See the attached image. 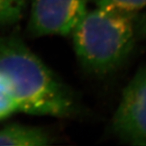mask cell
Instances as JSON below:
<instances>
[{
    "label": "cell",
    "mask_w": 146,
    "mask_h": 146,
    "mask_svg": "<svg viewBox=\"0 0 146 146\" xmlns=\"http://www.w3.org/2000/svg\"><path fill=\"white\" fill-rule=\"evenodd\" d=\"M0 73L19 112L67 118L79 110L71 90L17 37H0Z\"/></svg>",
    "instance_id": "1"
},
{
    "label": "cell",
    "mask_w": 146,
    "mask_h": 146,
    "mask_svg": "<svg viewBox=\"0 0 146 146\" xmlns=\"http://www.w3.org/2000/svg\"><path fill=\"white\" fill-rule=\"evenodd\" d=\"M70 35L81 66L93 75L105 76L131 54L137 27L132 13L97 6L86 12Z\"/></svg>",
    "instance_id": "2"
},
{
    "label": "cell",
    "mask_w": 146,
    "mask_h": 146,
    "mask_svg": "<svg viewBox=\"0 0 146 146\" xmlns=\"http://www.w3.org/2000/svg\"><path fill=\"white\" fill-rule=\"evenodd\" d=\"M111 128L123 143L146 145V65L135 72L123 89Z\"/></svg>",
    "instance_id": "3"
},
{
    "label": "cell",
    "mask_w": 146,
    "mask_h": 146,
    "mask_svg": "<svg viewBox=\"0 0 146 146\" xmlns=\"http://www.w3.org/2000/svg\"><path fill=\"white\" fill-rule=\"evenodd\" d=\"M86 12V0H32L29 31L37 37L69 35Z\"/></svg>",
    "instance_id": "4"
},
{
    "label": "cell",
    "mask_w": 146,
    "mask_h": 146,
    "mask_svg": "<svg viewBox=\"0 0 146 146\" xmlns=\"http://www.w3.org/2000/svg\"><path fill=\"white\" fill-rule=\"evenodd\" d=\"M50 143V135L40 128L15 123L0 129V146H45Z\"/></svg>",
    "instance_id": "5"
},
{
    "label": "cell",
    "mask_w": 146,
    "mask_h": 146,
    "mask_svg": "<svg viewBox=\"0 0 146 146\" xmlns=\"http://www.w3.org/2000/svg\"><path fill=\"white\" fill-rule=\"evenodd\" d=\"M27 0H0V26L14 24L24 13Z\"/></svg>",
    "instance_id": "6"
},
{
    "label": "cell",
    "mask_w": 146,
    "mask_h": 146,
    "mask_svg": "<svg viewBox=\"0 0 146 146\" xmlns=\"http://www.w3.org/2000/svg\"><path fill=\"white\" fill-rule=\"evenodd\" d=\"M19 112L18 103L7 79L0 73V121Z\"/></svg>",
    "instance_id": "7"
},
{
    "label": "cell",
    "mask_w": 146,
    "mask_h": 146,
    "mask_svg": "<svg viewBox=\"0 0 146 146\" xmlns=\"http://www.w3.org/2000/svg\"><path fill=\"white\" fill-rule=\"evenodd\" d=\"M98 7L110 8L125 13H134L146 6V0H92Z\"/></svg>",
    "instance_id": "8"
},
{
    "label": "cell",
    "mask_w": 146,
    "mask_h": 146,
    "mask_svg": "<svg viewBox=\"0 0 146 146\" xmlns=\"http://www.w3.org/2000/svg\"><path fill=\"white\" fill-rule=\"evenodd\" d=\"M135 27H137V33L146 36V13L137 20L135 23Z\"/></svg>",
    "instance_id": "9"
}]
</instances>
